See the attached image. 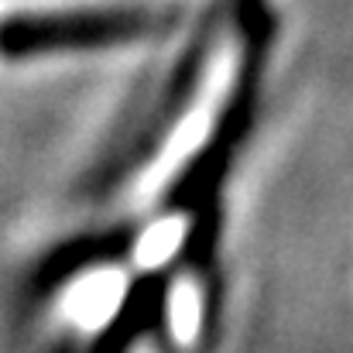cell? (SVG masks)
Segmentation results:
<instances>
[{
    "label": "cell",
    "mask_w": 353,
    "mask_h": 353,
    "mask_svg": "<svg viewBox=\"0 0 353 353\" xmlns=\"http://www.w3.org/2000/svg\"><path fill=\"white\" fill-rule=\"evenodd\" d=\"M175 7L151 3H107L65 10H24L0 17V59L31 62L130 45L172 28Z\"/></svg>",
    "instance_id": "cell-1"
}]
</instances>
